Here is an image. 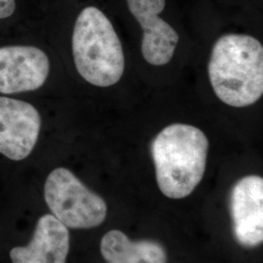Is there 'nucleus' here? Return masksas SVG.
Segmentation results:
<instances>
[{"label":"nucleus","instance_id":"f257e3e1","mask_svg":"<svg viewBox=\"0 0 263 263\" xmlns=\"http://www.w3.org/2000/svg\"><path fill=\"white\" fill-rule=\"evenodd\" d=\"M209 77L224 104L244 107L256 103L263 94L262 44L247 34L218 38L209 63Z\"/></svg>","mask_w":263,"mask_h":263},{"label":"nucleus","instance_id":"f03ea898","mask_svg":"<svg viewBox=\"0 0 263 263\" xmlns=\"http://www.w3.org/2000/svg\"><path fill=\"white\" fill-rule=\"evenodd\" d=\"M207 136L194 126L175 123L151 143V155L161 192L171 199L190 195L203 179L207 163Z\"/></svg>","mask_w":263,"mask_h":263},{"label":"nucleus","instance_id":"7ed1b4c3","mask_svg":"<svg viewBox=\"0 0 263 263\" xmlns=\"http://www.w3.org/2000/svg\"><path fill=\"white\" fill-rule=\"evenodd\" d=\"M72 54L78 73L90 84L109 87L122 77L125 57L110 21L98 8L80 12L72 34Z\"/></svg>","mask_w":263,"mask_h":263},{"label":"nucleus","instance_id":"20e7f679","mask_svg":"<svg viewBox=\"0 0 263 263\" xmlns=\"http://www.w3.org/2000/svg\"><path fill=\"white\" fill-rule=\"evenodd\" d=\"M44 198L53 216L67 228H95L104 222L107 214L104 199L66 168H57L49 174Z\"/></svg>","mask_w":263,"mask_h":263},{"label":"nucleus","instance_id":"39448f33","mask_svg":"<svg viewBox=\"0 0 263 263\" xmlns=\"http://www.w3.org/2000/svg\"><path fill=\"white\" fill-rule=\"evenodd\" d=\"M41 128L37 109L27 102L0 97V154L26 159L35 147Z\"/></svg>","mask_w":263,"mask_h":263},{"label":"nucleus","instance_id":"423d86ee","mask_svg":"<svg viewBox=\"0 0 263 263\" xmlns=\"http://www.w3.org/2000/svg\"><path fill=\"white\" fill-rule=\"evenodd\" d=\"M49 71V58L39 48L25 45L0 48L1 94L35 91L46 82Z\"/></svg>","mask_w":263,"mask_h":263},{"label":"nucleus","instance_id":"0eeeda50","mask_svg":"<svg viewBox=\"0 0 263 263\" xmlns=\"http://www.w3.org/2000/svg\"><path fill=\"white\" fill-rule=\"evenodd\" d=\"M128 7L143 30L141 53L152 66H164L174 56L179 43V33L161 19L159 14L166 0H127Z\"/></svg>","mask_w":263,"mask_h":263},{"label":"nucleus","instance_id":"6e6552de","mask_svg":"<svg viewBox=\"0 0 263 263\" xmlns=\"http://www.w3.org/2000/svg\"><path fill=\"white\" fill-rule=\"evenodd\" d=\"M230 213L236 241L254 248L263 241V179L248 176L239 179L231 190Z\"/></svg>","mask_w":263,"mask_h":263},{"label":"nucleus","instance_id":"1a4fd4ad","mask_svg":"<svg viewBox=\"0 0 263 263\" xmlns=\"http://www.w3.org/2000/svg\"><path fill=\"white\" fill-rule=\"evenodd\" d=\"M68 229L53 215L38 219L30 242L10 251L13 263H66L69 252Z\"/></svg>","mask_w":263,"mask_h":263},{"label":"nucleus","instance_id":"9d476101","mask_svg":"<svg viewBox=\"0 0 263 263\" xmlns=\"http://www.w3.org/2000/svg\"><path fill=\"white\" fill-rule=\"evenodd\" d=\"M101 253L107 263H167L166 251L160 243L132 241L119 230L108 231L103 237Z\"/></svg>","mask_w":263,"mask_h":263},{"label":"nucleus","instance_id":"9b49d317","mask_svg":"<svg viewBox=\"0 0 263 263\" xmlns=\"http://www.w3.org/2000/svg\"><path fill=\"white\" fill-rule=\"evenodd\" d=\"M16 10L15 0H0V20L11 17Z\"/></svg>","mask_w":263,"mask_h":263}]
</instances>
